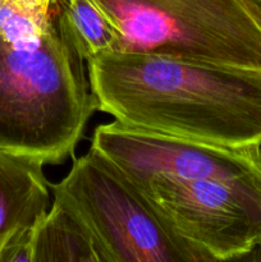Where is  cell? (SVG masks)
Returning a JSON list of instances; mask_svg holds the SVG:
<instances>
[{
	"instance_id": "cell-5",
	"label": "cell",
	"mask_w": 261,
	"mask_h": 262,
	"mask_svg": "<svg viewBox=\"0 0 261 262\" xmlns=\"http://www.w3.org/2000/svg\"><path fill=\"white\" fill-rule=\"evenodd\" d=\"M141 191L211 261L261 247V170L230 181L158 179Z\"/></svg>"
},
{
	"instance_id": "cell-3",
	"label": "cell",
	"mask_w": 261,
	"mask_h": 262,
	"mask_svg": "<svg viewBox=\"0 0 261 262\" xmlns=\"http://www.w3.org/2000/svg\"><path fill=\"white\" fill-rule=\"evenodd\" d=\"M118 50L261 69V28L241 0H96Z\"/></svg>"
},
{
	"instance_id": "cell-4",
	"label": "cell",
	"mask_w": 261,
	"mask_h": 262,
	"mask_svg": "<svg viewBox=\"0 0 261 262\" xmlns=\"http://www.w3.org/2000/svg\"><path fill=\"white\" fill-rule=\"evenodd\" d=\"M50 189L78 212L104 262H202L211 258L184 239L159 207L109 159L90 147Z\"/></svg>"
},
{
	"instance_id": "cell-10",
	"label": "cell",
	"mask_w": 261,
	"mask_h": 262,
	"mask_svg": "<svg viewBox=\"0 0 261 262\" xmlns=\"http://www.w3.org/2000/svg\"><path fill=\"white\" fill-rule=\"evenodd\" d=\"M261 28V0H241Z\"/></svg>"
},
{
	"instance_id": "cell-1",
	"label": "cell",
	"mask_w": 261,
	"mask_h": 262,
	"mask_svg": "<svg viewBox=\"0 0 261 262\" xmlns=\"http://www.w3.org/2000/svg\"><path fill=\"white\" fill-rule=\"evenodd\" d=\"M96 110L212 145H261V69L110 51L87 60Z\"/></svg>"
},
{
	"instance_id": "cell-6",
	"label": "cell",
	"mask_w": 261,
	"mask_h": 262,
	"mask_svg": "<svg viewBox=\"0 0 261 262\" xmlns=\"http://www.w3.org/2000/svg\"><path fill=\"white\" fill-rule=\"evenodd\" d=\"M91 147L138 188L158 179L230 181L261 170V145L228 147L123 124L97 125Z\"/></svg>"
},
{
	"instance_id": "cell-7",
	"label": "cell",
	"mask_w": 261,
	"mask_h": 262,
	"mask_svg": "<svg viewBox=\"0 0 261 262\" xmlns=\"http://www.w3.org/2000/svg\"><path fill=\"white\" fill-rule=\"evenodd\" d=\"M41 159L0 148V255L48 211L50 183Z\"/></svg>"
},
{
	"instance_id": "cell-2",
	"label": "cell",
	"mask_w": 261,
	"mask_h": 262,
	"mask_svg": "<svg viewBox=\"0 0 261 262\" xmlns=\"http://www.w3.org/2000/svg\"><path fill=\"white\" fill-rule=\"evenodd\" d=\"M95 110L61 0H0V148L63 163Z\"/></svg>"
},
{
	"instance_id": "cell-9",
	"label": "cell",
	"mask_w": 261,
	"mask_h": 262,
	"mask_svg": "<svg viewBox=\"0 0 261 262\" xmlns=\"http://www.w3.org/2000/svg\"><path fill=\"white\" fill-rule=\"evenodd\" d=\"M61 7L86 61L100 54L118 50L117 31L96 0H61Z\"/></svg>"
},
{
	"instance_id": "cell-8",
	"label": "cell",
	"mask_w": 261,
	"mask_h": 262,
	"mask_svg": "<svg viewBox=\"0 0 261 262\" xmlns=\"http://www.w3.org/2000/svg\"><path fill=\"white\" fill-rule=\"evenodd\" d=\"M32 262H104L86 223L55 192L50 209L33 228Z\"/></svg>"
}]
</instances>
